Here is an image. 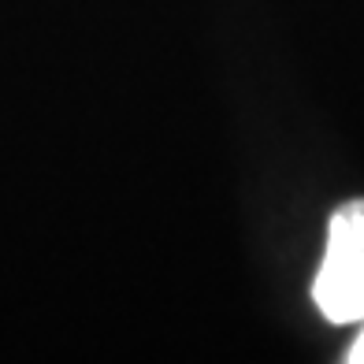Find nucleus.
<instances>
[{"instance_id":"obj_1","label":"nucleus","mask_w":364,"mask_h":364,"mask_svg":"<svg viewBox=\"0 0 364 364\" xmlns=\"http://www.w3.org/2000/svg\"><path fill=\"white\" fill-rule=\"evenodd\" d=\"M312 297L331 323H364V197L331 216Z\"/></svg>"},{"instance_id":"obj_2","label":"nucleus","mask_w":364,"mask_h":364,"mask_svg":"<svg viewBox=\"0 0 364 364\" xmlns=\"http://www.w3.org/2000/svg\"><path fill=\"white\" fill-rule=\"evenodd\" d=\"M346 360H350V364H364V327H360L357 342L350 346V353H346Z\"/></svg>"}]
</instances>
